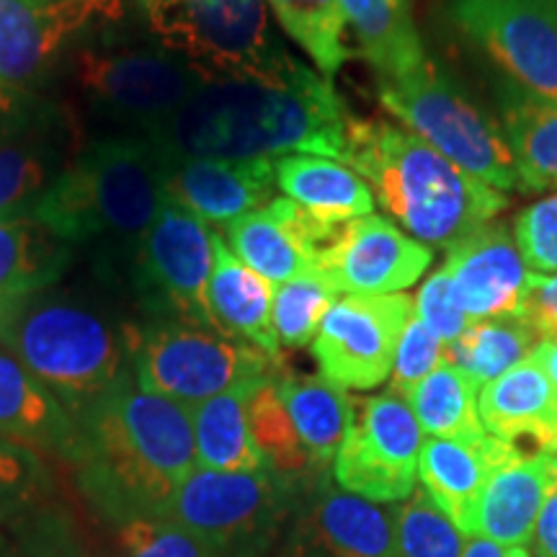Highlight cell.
Returning a JSON list of instances; mask_svg holds the SVG:
<instances>
[{"instance_id":"cell-1","label":"cell","mask_w":557,"mask_h":557,"mask_svg":"<svg viewBox=\"0 0 557 557\" xmlns=\"http://www.w3.org/2000/svg\"><path fill=\"white\" fill-rule=\"evenodd\" d=\"M346 116L331 78L292 60L267 78L201 81L148 139L171 158L341 160Z\"/></svg>"},{"instance_id":"cell-2","label":"cell","mask_w":557,"mask_h":557,"mask_svg":"<svg viewBox=\"0 0 557 557\" xmlns=\"http://www.w3.org/2000/svg\"><path fill=\"white\" fill-rule=\"evenodd\" d=\"M73 421L81 493L116 527L163 517L197 468L191 408L145 393L132 369Z\"/></svg>"},{"instance_id":"cell-3","label":"cell","mask_w":557,"mask_h":557,"mask_svg":"<svg viewBox=\"0 0 557 557\" xmlns=\"http://www.w3.org/2000/svg\"><path fill=\"white\" fill-rule=\"evenodd\" d=\"M341 163L367 178L374 201L431 246L451 248L508 207L498 189L398 124L346 116Z\"/></svg>"},{"instance_id":"cell-4","label":"cell","mask_w":557,"mask_h":557,"mask_svg":"<svg viewBox=\"0 0 557 557\" xmlns=\"http://www.w3.org/2000/svg\"><path fill=\"white\" fill-rule=\"evenodd\" d=\"M0 346L78 418L129 372V344L99 310L41 289L0 302Z\"/></svg>"},{"instance_id":"cell-5","label":"cell","mask_w":557,"mask_h":557,"mask_svg":"<svg viewBox=\"0 0 557 557\" xmlns=\"http://www.w3.org/2000/svg\"><path fill=\"white\" fill-rule=\"evenodd\" d=\"M165 158L148 137H111L81 152L37 201L39 220L70 246L143 240L165 201Z\"/></svg>"},{"instance_id":"cell-6","label":"cell","mask_w":557,"mask_h":557,"mask_svg":"<svg viewBox=\"0 0 557 557\" xmlns=\"http://www.w3.org/2000/svg\"><path fill=\"white\" fill-rule=\"evenodd\" d=\"M165 52L201 81L267 78L289 65L271 32L267 0H139Z\"/></svg>"},{"instance_id":"cell-7","label":"cell","mask_w":557,"mask_h":557,"mask_svg":"<svg viewBox=\"0 0 557 557\" xmlns=\"http://www.w3.org/2000/svg\"><path fill=\"white\" fill-rule=\"evenodd\" d=\"M377 90L387 114L470 176L498 191L519 189L504 129L436 62L380 78Z\"/></svg>"},{"instance_id":"cell-8","label":"cell","mask_w":557,"mask_h":557,"mask_svg":"<svg viewBox=\"0 0 557 557\" xmlns=\"http://www.w3.org/2000/svg\"><path fill=\"white\" fill-rule=\"evenodd\" d=\"M297 487L259 472L194 468L163 517L197 537L214 557H269L295 508Z\"/></svg>"},{"instance_id":"cell-9","label":"cell","mask_w":557,"mask_h":557,"mask_svg":"<svg viewBox=\"0 0 557 557\" xmlns=\"http://www.w3.org/2000/svg\"><path fill=\"white\" fill-rule=\"evenodd\" d=\"M129 359L137 387L189 408L282 369L256 346L189 323L139 333L129 341Z\"/></svg>"},{"instance_id":"cell-10","label":"cell","mask_w":557,"mask_h":557,"mask_svg":"<svg viewBox=\"0 0 557 557\" xmlns=\"http://www.w3.org/2000/svg\"><path fill=\"white\" fill-rule=\"evenodd\" d=\"M67 78L90 114L135 137H148L201 86V75L176 54L145 47L81 50Z\"/></svg>"},{"instance_id":"cell-11","label":"cell","mask_w":557,"mask_h":557,"mask_svg":"<svg viewBox=\"0 0 557 557\" xmlns=\"http://www.w3.org/2000/svg\"><path fill=\"white\" fill-rule=\"evenodd\" d=\"M449 16L513 88L557 101V0H449Z\"/></svg>"},{"instance_id":"cell-12","label":"cell","mask_w":557,"mask_h":557,"mask_svg":"<svg viewBox=\"0 0 557 557\" xmlns=\"http://www.w3.org/2000/svg\"><path fill=\"white\" fill-rule=\"evenodd\" d=\"M423 431L398 395H372L354 408V423L333 459V475L346 493L395 504L416 491Z\"/></svg>"},{"instance_id":"cell-13","label":"cell","mask_w":557,"mask_h":557,"mask_svg":"<svg viewBox=\"0 0 557 557\" xmlns=\"http://www.w3.org/2000/svg\"><path fill=\"white\" fill-rule=\"evenodd\" d=\"M413 297L346 295L331 305L312 341L320 377L344 389H372L387 380L395 348L413 318Z\"/></svg>"},{"instance_id":"cell-14","label":"cell","mask_w":557,"mask_h":557,"mask_svg":"<svg viewBox=\"0 0 557 557\" xmlns=\"http://www.w3.org/2000/svg\"><path fill=\"white\" fill-rule=\"evenodd\" d=\"M212 269L214 230L191 209L165 197L152 227L137 243L139 284L184 323L218 331L207 302Z\"/></svg>"},{"instance_id":"cell-15","label":"cell","mask_w":557,"mask_h":557,"mask_svg":"<svg viewBox=\"0 0 557 557\" xmlns=\"http://www.w3.org/2000/svg\"><path fill=\"white\" fill-rule=\"evenodd\" d=\"M393 511L338 491L320 472L297 487L278 557H398Z\"/></svg>"},{"instance_id":"cell-16","label":"cell","mask_w":557,"mask_h":557,"mask_svg":"<svg viewBox=\"0 0 557 557\" xmlns=\"http://www.w3.org/2000/svg\"><path fill=\"white\" fill-rule=\"evenodd\" d=\"M431 259L429 246L408 238L387 218L367 214L341 227L338 238L318 259L315 274L336 295L382 297L416 284Z\"/></svg>"},{"instance_id":"cell-17","label":"cell","mask_w":557,"mask_h":557,"mask_svg":"<svg viewBox=\"0 0 557 557\" xmlns=\"http://www.w3.org/2000/svg\"><path fill=\"white\" fill-rule=\"evenodd\" d=\"M346 222L310 214L287 197L253 209L227 225V248L271 284L310 274Z\"/></svg>"},{"instance_id":"cell-18","label":"cell","mask_w":557,"mask_h":557,"mask_svg":"<svg viewBox=\"0 0 557 557\" xmlns=\"http://www.w3.org/2000/svg\"><path fill=\"white\" fill-rule=\"evenodd\" d=\"M81 152L73 120L54 109L0 127V220L29 218Z\"/></svg>"},{"instance_id":"cell-19","label":"cell","mask_w":557,"mask_h":557,"mask_svg":"<svg viewBox=\"0 0 557 557\" xmlns=\"http://www.w3.org/2000/svg\"><path fill=\"white\" fill-rule=\"evenodd\" d=\"M444 271L457 308L472 323L500 315H519L529 287V271L517 240L498 222L475 230L447 248Z\"/></svg>"},{"instance_id":"cell-20","label":"cell","mask_w":557,"mask_h":557,"mask_svg":"<svg viewBox=\"0 0 557 557\" xmlns=\"http://www.w3.org/2000/svg\"><path fill=\"white\" fill-rule=\"evenodd\" d=\"M165 158V197L191 209L207 225H230L274 201L276 160Z\"/></svg>"},{"instance_id":"cell-21","label":"cell","mask_w":557,"mask_h":557,"mask_svg":"<svg viewBox=\"0 0 557 557\" xmlns=\"http://www.w3.org/2000/svg\"><path fill=\"white\" fill-rule=\"evenodd\" d=\"M90 21L83 0H0V86L39 81Z\"/></svg>"},{"instance_id":"cell-22","label":"cell","mask_w":557,"mask_h":557,"mask_svg":"<svg viewBox=\"0 0 557 557\" xmlns=\"http://www.w3.org/2000/svg\"><path fill=\"white\" fill-rule=\"evenodd\" d=\"M519 447L485 434L472 442L429 436L418 455L423 491L462 534H475L480 498L500 465L519 455Z\"/></svg>"},{"instance_id":"cell-23","label":"cell","mask_w":557,"mask_h":557,"mask_svg":"<svg viewBox=\"0 0 557 557\" xmlns=\"http://www.w3.org/2000/svg\"><path fill=\"white\" fill-rule=\"evenodd\" d=\"M555 480L557 455L519 451L487 480L480 498L475 534L498 542L500 547H524L532 540Z\"/></svg>"},{"instance_id":"cell-24","label":"cell","mask_w":557,"mask_h":557,"mask_svg":"<svg viewBox=\"0 0 557 557\" xmlns=\"http://www.w3.org/2000/svg\"><path fill=\"white\" fill-rule=\"evenodd\" d=\"M478 413L487 434L500 442L517 447L527 438L540 451L557 455V395L532 357L487 382Z\"/></svg>"},{"instance_id":"cell-25","label":"cell","mask_w":557,"mask_h":557,"mask_svg":"<svg viewBox=\"0 0 557 557\" xmlns=\"http://www.w3.org/2000/svg\"><path fill=\"white\" fill-rule=\"evenodd\" d=\"M207 302L214 329L243 344L256 346L274 361H282L274 331V284L248 269L225 238L214 233V269L209 276Z\"/></svg>"},{"instance_id":"cell-26","label":"cell","mask_w":557,"mask_h":557,"mask_svg":"<svg viewBox=\"0 0 557 557\" xmlns=\"http://www.w3.org/2000/svg\"><path fill=\"white\" fill-rule=\"evenodd\" d=\"M0 436L70 459L75 421L24 364L0 346Z\"/></svg>"},{"instance_id":"cell-27","label":"cell","mask_w":557,"mask_h":557,"mask_svg":"<svg viewBox=\"0 0 557 557\" xmlns=\"http://www.w3.org/2000/svg\"><path fill=\"white\" fill-rule=\"evenodd\" d=\"M276 186L287 199L329 222H351L374 214V194L367 181L341 160L320 156H284L274 163Z\"/></svg>"},{"instance_id":"cell-28","label":"cell","mask_w":557,"mask_h":557,"mask_svg":"<svg viewBox=\"0 0 557 557\" xmlns=\"http://www.w3.org/2000/svg\"><path fill=\"white\" fill-rule=\"evenodd\" d=\"M261 385L263 382H246L191 408L199 468L218 472L267 470V459L256 447L248 421V403Z\"/></svg>"},{"instance_id":"cell-29","label":"cell","mask_w":557,"mask_h":557,"mask_svg":"<svg viewBox=\"0 0 557 557\" xmlns=\"http://www.w3.org/2000/svg\"><path fill=\"white\" fill-rule=\"evenodd\" d=\"M278 400L284 403L295 431L318 468L336 459L354 423V403L344 387L325 377H299L278 369L274 377Z\"/></svg>"},{"instance_id":"cell-30","label":"cell","mask_w":557,"mask_h":557,"mask_svg":"<svg viewBox=\"0 0 557 557\" xmlns=\"http://www.w3.org/2000/svg\"><path fill=\"white\" fill-rule=\"evenodd\" d=\"M357 47L380 78H395L426 62L406 0H338Z\"/></svg>"},{"instance_id":"cell-31","label":"cell","mask_w":557,"mask_h":557,"mask_svg":"<svg viewBox=\"0 0 557 557\" xmlns=\"http://www.w3.org/2000/svg\"><path fill=\"white\" fill-rule=\"evenodd\" d=\"M70 256V243L39 220H0V302L54 287Z\"/></svg>"},{"instance_id":"cell-32","label":"cell","mask_w":557,"mask_h":557,"mask_svg":"<svg viewBox=\"0 0 557 557\" xmlns=\"http://www.w3.org/2000/svg\"><path fill=\"white\" fill-rule=\"evenodd\" d=\"M504 139L511 152L519 189H557V101L521 94L504 96Z\"/></svg>"},{"instance_id":"cell-33","label":"cell","mask_w":557,"mask_h":557,"mask_svg":"<svg viewBox=\"0 0 557 557\" xmlns=\"http://www.w3.org/2000/svg\"><path fill=\"white\" fill-rule=\"evenodd\" d=\"M542 336L524 315H500L472 323L455 344L444 346V361L462 369L478 387L498 380L537 351Z\"/></svg>"},{"instance_id":"cell-34","label":"cell","mask_w":557,"mask_h":557,"mask_svg":"<svg viewBox=\"0 0 557 557\" xmlns=\"http://www.w3.org/2000/svg\"><path fill=\"white\" fill-rule=\"evenodd\" d=\"M478 389L480 387L462 372V369L449 364V361H442V364L416 387L408 406L413 410L423 434L434 438L472 442V438L487 434L478 413Z\"/></svg>"},{"instance_id":"cell-35","label":"cell","mask_w":557,"mask_h":557,"mask_svg":"<svg viewBox=\"0 0 557 557\" xmlns=\"http://www.w3.org/2000/svg\"><path fill=\"white\" fill-rule=\"evenodd\" d=\"M248 421L256 447L261 449L267 468L274 475L299 487L323 472V468L312 462L308 449L299 442L295 423H292L284 403L278 400L274 380L263 382L253 393V398L248 403Z\"/></svg>"},{"instance_id":"cell-36","label":"cell","mask_w":557,"mask_h":557,"mask_svg":"<svg viewBox=\"0 0 557 557\" xmlns=\"http://www.w3.org/2000/svg\"><path fill=\"white\" fill-rule=\"evenodd\" d=\"M267 3L287 37L310 54L325 78H331L344 65L348 47L344 41L346 21L338 0H267Z\"/></svg>"},{"instance_id":"cell-37","label":"cell","mask_w":557,"mask_h":557,"mask_svg":"<svg viewBox=\"0 0 557 557\" xmlns=\"http://www.w3.org/2000/svg\"><path fill=\"white\" fill-rule=\"evenodd\" d=\"M0 557H94L78 524L58 504H41L11 521L0 537Z\"/></svg>"},{"instance_id":"cell-38","label":"cell","mask_w":557,"mask_h":557,"mask_svg":"<svg viewBox=\"0 0 557 557\" xmlns=\"http://www.w3.org/2000/svg\"><path fill=\"white\" fill-rule=\"evenodd\" d=\"M333 302L336 292L315 271L278 284L274 289V312H271L278 346L302 348L312 344Z\"/></svg>"},{"instance_id":"cell-39","label":"cell","mask_w":557,"mask_h":557,"mask_svg":"<svg viewBox=\"0 0 557 557\" xmlns=\"http://www.w3.org/2000/svg\"><path fill=\"white\" fill-rule=\"evenodd\" d=\"M398 557H462L465 534L438 511L429 493L413 491L395 511Z\"/></svg>"},{"instance_id":"cell-40","label":"cell","mask_w":557,"mask_h":557,"mask_svg":"<svg viewBox=\"0 0 557 557\" xmlns=\"http://www.w3.org/2000/svg\"><path fill=\"white\" fill-rule=\"evenodd\" d=\"M50 485V470L37 449L0 436V527L47 504Z\"/></svg>"},{"instance_id":"cell-41","label":"cell","mask_w":557,"mask_h":557,"mask_svg":"<svg viewBox=\"0 0 557 557\" xmlns=\"http://www.w3.org/2000/svg\"><path fill=\"white\" fill-rule=\"evenodd\" d=\"M444 361V344L431 333L416 315L403 331L395 348L393 359V380H389V393L398 395L400 400H410L416 387L429 377L434 369Z\"/></svg>"},{"instance_id":"cell-42","label":"cell","mask_w":557,"mask_h":557,"mask_svg":"<svg viewBox=\"0 0 557 557\" xmlns=\"http://www.w3.org/2000/svg\"><path fill=\"white\" fill-rule=\"evenodd\" d=\"M120 557H214L169 519H137L120 527Z\"/></svg>"},{"instance_id":"cell-43","label":"cell","mask_w":557,"mask_h":557,"mask_svg":"<svg viewBox=\"0 0 557 557\" xmlns=\"http://www.w3.org/2000/svg\"><path fill=\"white\" fill-rule=\"evenodd\" d=\"M513 233L527 267L540 274H557V194L527 207L517 218Z\"/></svg>"},{"instance_id":"cell-44","label":"cell","mask_w":557,"mask_h":557,"mask_svg":"<svg viewBox=\"0 0 557 557\" xmlns=\"http://www.w3.org/2000/svg\"><path fill=\"white\" fill-rule=\"evenodd\" d=\"M413 312L444 346L455 344V341L472 325V320L457 308L455 297H451L449 276L444 267L434 271V274L423 282V287L418 289V295L413 299Z\"/></svg>"},{"instance_id":"cell-45","label":"cell","mask_w":557,"mask_h":557,"mask_svg":"<svg viewBox=\"0 0 557 557\" xmlns=\"http://www.w3.org/2000/svg\"><path fill=\"white\" fill-rule=\"evenodd\" d=\"M519 315H524L537 329L542 341L557 338V274L529 276V287L524 299H521Z\"/></svg>"},{"instance_id":"cell-46","label":"cell","mask_w":557,"mask_h":557,"mask_svg":"<svg viewBox=\"0 0 557 557\" xmlns=\"http://www.w3.org/2000/svg\"><path fill=\"white\" fill-rule=\"evenodd\" d=\"M532 547L537 557H557V480L549 487L545 506L532 534Z\"/></svg>"},{"instance_id":"cell-47","label":"cell","mask_w":557,"mask_h":557,"mask_svg":"<svg viewBox=\"0 0 557 557\" xmlns=\"http://www.w3.org/2000/svg\"><path fill=\"white\" fill-rule=\"evenodd\" d=\"M532 359L537 361L542 367V372L547 374L549 385H553L555 395H557V338H549V341H542L537 351L532 354Z\"/></svg>"},{"instance_id":"cell-48","label":"cell","mask_w":557,"mask_h":557,"mask_svg":"<svg viewBox=\"0 0 557 557\" xmlns=\"http://www.w3.org/2000/svg\"><path fill=\"white\" fill-rule=\"evenodd\" d=\"M462 557H508V549L500 547L498 542H491L480 534H472V537L465 540Z\"/></svg>"},{"instance_id":"cell-49","label":"cell","mask_w":557,"mask_h":557,"mask_svg":"<svg viewBox=\"0 0 557 557\" xmlns=\"http://www.w3.org/2000/svg\"><path fill=\"white\" fill-rule=\"evenodd\" d=\"M90 11H94L96 21H116L124 16L129 0H83Z\"/></svg>"},{"instance_id":"cell-50","label":"cell","mask_w":557,"mask_h":557,"mask_svg":"<svg viewBox=\"0 0 557 557\" xmlns=\"http://www.w3.org/2000/svg\"><path fill=\"white\" fill-rule=\"evenodd\" d=\"M13 107H16V99H13V90L0 86V116H9Z\"/></svg>"},{"instance_id":"cell-51","label":"cell","mask_w":557,"mask_h":557,"mask_svg":"<svg viewBox=\"0 0 557 557\" xmlns=\"http://www.w3.org/2000/svg\"><path fill=\"white\" fill-rule=\"evenodd\" d=\"M508 557H529L527 547H508Z\"/></svg>"}]
</instances>
